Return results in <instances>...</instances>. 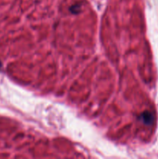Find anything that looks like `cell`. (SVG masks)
<instances>
[{"instance_id":"1","label":"cell","mask_w":158,"mask_h":159,"mask_svg":"<svg viewBox=\"0 0 158 159\" xmlns=\"http://www.w3.org/2000/svg\"><path fill=\"white\" fill-rule=\"evenodd\" d=\"M140 119L144 124H147V125H150V124H151L153 123V116L152 115V113H150V112L145 111L140 115Z\"/></svg>"},{"instance_id":"2","label":"cell","mask_w":158,"mask_h":159,"mask_svg":"<svg viewBox=\"0 0 158 159\" xmlns=\"http://www.w3.org/2000/svg\"><path fill=\"white\" fill-rule=\"evenodd\" d=\"M79 10H80V6L78 5H73L71 8H70V11L72 13H78Z\"/></svg>"},{"instance_id":"3","label":"cell","mask_w":158,"mask_h":159,"mask_svg":"<svg viewBox=\"0 0 158 159\" xmlns=\"http://www.w3.org/2000/svg\"><path fill=\"white\" fill-rule=\"evenodd\" d=\"M0 68H1V63H0Z\"/></svg>"}]
</instances>
